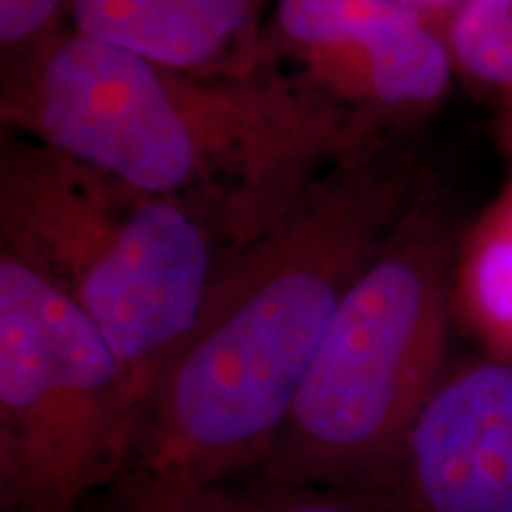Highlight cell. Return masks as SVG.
Returning a JSON list of instances; mask_svg holds the SVG:
<instances>
[{"label": "cell", "mask_w": 512, "mask_h": 512, "mask_svg": "<svg viewBox=\"0 0 512 512\" xmlns=\"http://www.w3.org/2000/svg\"><path fill=\"white\" fill-rule=\"evenodd\" d=\"M444 38L456 72L512 110V0H465Z\"/></svg>", "instance_id": "obj_10"}, {"label": "cell", "mask_w": 512, "mask_h": 512, "mask_svg": "<svg viewBox=\"0 0 512 512\" xmlns=\"http://www.w3.org/2000/svg\"><path fill=\"white\" fill-rule=\"evenodd\" d=\"M0 119L133 188L183 204L230 249L320 171L380 136L266 53L252 74L200 76L76 29L3 57Z\"/></svg>", "instance_id": "obj_2"}, {"label": "cell", "mask_w": 512, "mask_h": 512, "mask_svg": "<svg viewBox=\"0 0 512 512\" xmlns=\"http://www.w3.org/2000/svg\"><path fill=\"white\" fill-rule=\"evenodd\" d=\"M143 408L91 318L0 252V508L79 512L131 465Z\"/></svg>", "instance_id": "obj_5"}, {"label": "cell", "mask_w": 512, "mask_h": 512, "mask_svg": "<svg viewBox=\"0 0 512 512\" xmlns=\"http://www.w3.org/2000/svg\"><path fill=\"white\" fill-rule=\"evenodd\" d=\"M456 318L470 325L486 356L512 363V178L494 207L465 233Z\"/></svg>", "instance_id": "obj_9"}, {"label": "cell", "mask_w": 512, "mask_h": 512, "mask_svg": "<svg viewBox=\"0 0 512 512\" xmlns=\"http://www.w3.org/2000/svg\"><path fill=\"white\" fill-rule=\"evenodd\" d=\"M190 512H392L387 505L318 486L273 482L256 475L254 482L190 486Z\"/></svg>", "instance_id": "obj_11"}, {"label": "cell", "mask_w": 512, "mask_h": 512, "mask_svg": "<svg viewBox=\"0 0 512 512\" xmlns=\"http://www.w3.org/2000/svg\"><path fill=\"white\" fill-rule=\"evenodd\" d=\"M430 176L413 131L351 147L223 254L195 328L140 415V479L214 486L259 470L332 318Z\"/></svg>", "instance_id": "obj_1"}, {"label": "cell", "mask_w": 512, "mask_h": 512, "mask_svg": "<svg viewBox=\"0 0 512 512\" xmlns=\"http://www.w3.org/2000/svg\"><path fill=\"white\" fill-rule=\"evenodd\" d=\"M392 512H512V363L448 368L384 501Z\"/></svg>", "instance_id": "obj_7"}, {"label": "cell", "mask_w": 512, "mask_h": 512, "mask_svg": "<svg viewBox=\"0 0 512 512\" xmlns=\"http://www.w3.org/2000/svg\"><path fill=\"white\" fill-rule=\"evenodd\" d=\"M401 3L408 5V8L418 10L427 22H432L434 27L444 34L446 22L451 19L453 12L465 3V0H401Z\"/></svg>", "instance_id": "obj_14"}, {"label": "cell", "mask_w": 512, "mask_h": 512, "mask_svg": "<svg viewBox=\"0 0 512 512\" xmlns=\"http://www.w3.org/2000/svg\"><path fill=\"white\" fill-rule=\"evenodd\" d=\"M126 512H190L188 489L174 479H136Z\"/></svg>", "instance_id": "obj_13"}, {"label": "cell", "mask_w": 512, "mask_h": 512, "mask_svg": "<svg viewBox=\"0 0 512 512\" xmlns=\"http://www.w3.org/2000/svg\"><path fill=\"white\" fill-rule=\"evenodd\" d=\"M266 0H69L72 29L200 76L252 74L266 62Z\"/></svg>", "instance_id": "obj_8"}, {"label": "cell", "mask_w": 512, "mask_h": 512, "mask_svg": "<svg viewBox=\"0 0 512 512\" xmlns=\"http://www.w3.org/2000/svg\"><path fill=\"white\" fill-rule=\"evenodd\" d=\"M266 53L377 131H413L456 74L444 34L401 0H278Z\"/></svg>", "instance_id": "obj_6"}, {"label": "cell", "mask_w": 512, "mask_h": 512, "mask_svg": "<svg viewBox=\"0 0 512 512\" xmlns=\"http://www.w3.org/2000/svg\"><path fill=\"white\" fill-rule=\"evenodd\" d=\"M0 252L91 318L145 408L228 249L183 204L10 133L0 150Z\"/></svg>", "instance_id": "obj_4"}, {"label": "cell", "mask_w": 512, "mask_h": 512, "mask_svg": "<svg viewBox=\"0 0 512 512\" xmlns=\"http://www.w3.org/2000/svg\"><path fill=\"white\" fill-rule=\"evenodd\" d=\"M69 0H0V48L12 57L64 29Z\"/></svg>", "instance_id": "obj_12"}, {"label": "cell", "mask_w": 512, "mask_h": 512, "mask_svg": "<svg viewBox=\"0 0 512 512\" xmlns=\"http://www.w3.org/2000/svg\"><path fill=\"white\" fill-rule=\"evenodd\" d=\"M508 143H510V150H512V110H510V117H508Z\"/></svg>", "instance_id": "obj_15"}, {"label": "cell", "mask_w": 512, "mask_h": 512, "mask_svg": "<svg viewBox=\"0 0 512 512\" xmlns=\"http://www.w3.org/2000/svg\"><path fill=\"white\" fill-rule=\"evenodd\" d=\"M465 233L446 183L430 171L339 304L256 475L384 505L415 422L451 368Z\"/></svg>", "instance_id": "obj_3"}]
</instances>
